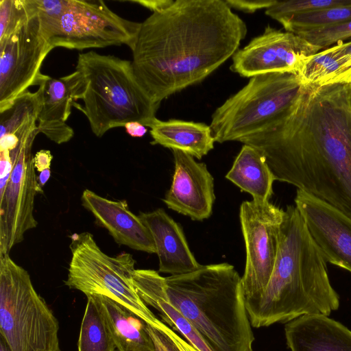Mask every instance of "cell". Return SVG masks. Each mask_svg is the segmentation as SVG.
Segmentation results:
<instances>
[{
    "label": "cell",
    "mask_w": 351,
    "mask_h": 351,
    "mask_svg": "<svg viewBox=\"0 0 351 351\" xmlns=\"http://www.w3.org/2000/svg\"><path fill=\"white\" fill-rule=\"evenodd\" d=\"M241 143L263 155L276 180L351 218V79L304 84L287 112Z\"/></svg>",
    "instance_id": "cell-1"
},
{
    "label": "cell",
    "mask_w": 351,
    "mask_h": 351,
    "mask_svg": "<svg viewBox=\"0 0 351 351\" xmlns=\"http://www.w3.org/2000/svg\"><path fill=\"white\" fill-rule=\"evenodd\" d=\"M245 22L224 0H176L152 12L132 47L134 74L152 100L198 84L239 49Z\"/></svg>",
    "instance_id": "cell-2"
},
{
    "label": "cell",
    "mask_w": 351,
    "mask_h": 351,
    "mask_svg": "<svg viewBox=\"0 0 351 351\" xmlns=\"http://www.w3.org/2000/svg\"><path fill=\"white\" fill-rule=\"evenodd\" d=\"M339 304L326 260L296 207L287 206L269 281L261 295L245 300L252 326L258 328L286 324L306 315L329 316Z\"/></svg>",
    "instance_id": "cell-3"
},
{
    "label": "cell",
    "mask_w": 351,
    "mask_h": 351,
    "mask_svg": "<svg viewBox=\"0 0 351 351\" xmlns=\"http://www.w3.org/2000/svg\"><path fill=\"white\" fill-rule=\"evenodd\" d=\"M165 281L171 302L213 351H253L241 277L233 265H202Z\"/></svg>",
    "instance_id": "cell-4"
},
{
    "label": "cell",
    "mask_w": 351,
    "mask_h": 351,
    "mask_svg": "<svg viewBox=\"0 0 351 351\" xmlns=\"http://www.w3.org/2000/svg\"><path fill=\"white\" fill-rule=\"evenodd\" d=\"M75 70L82 74L85 88L83 105L75 102L74 107L86 116L96 136L131 121L152 126L160 104L139 84L132 61L89 51L79 53Z\"/></svg>",
    "instance_id": "cell-5"
},
{
    "label": "cell",
    "mask_w": 351,
    "mask_h": 351,
    "mask_svg": "<svg viewBox=\"0 0 351 351\" xmlns=\"http://www.w3.org/2000/svg\"><path fill=\"white\" fill-rule=\"evenodd\" d=\"M34 1L41 32L53 48L83 50L125 45L132 49L141 26L101 0Z\"/></svg>",
    "instance_id": "cell-6"
},
{
    "label": "cell",
    "mask_w": 351,
    "mask_h": 351,
    "mask_svg": "<svg viewBox=\"0 0 351 351\" xmlns=\"http://www.w3.org/2000/svg\"><path fill=\"white\" fill-rule=\"evenodd\" d=\"M304 84L299 75L289 73L251 77L213 114L210 126L215 142H241L262 132L289 109Z\"/></svg>",
    "instance_id": "cell-7"
},
{
    "label": "cell",
    "mask_w": 351,
    "mask_h": 351,
    "mask_svg": "<svg viewBox=\"0 0 351 351\" xmlns=\"http://www.w3.org/2000/svg\"><path fill=\"white\" fill-rule=\"evenodd\" d=\"M59 324L28 272L0 255V333L12 351H61Z\"/></svg>",
    "instance_id": "cell-8"
},
{
    "label": "cell",
    "mask_w": 351,
    "mask_h": 351,
    "mask_svg": "<svg viewBox=\"0 0 351 351\" xmlns=\"http://www.w3.org/2000/svg\"><path fill=\"white\" fill-rule=\"evenodd\" d=\"M69 237L71 259L65 285L86 296H106L155 326L160 319L141 300L133 284L136 269L132 256L126 252L107 255L90 232L74 233Z\"/></svg>",
    "instance_id": "cell-9"
},
{
    "label": "cell",
    "mask_w": 351,
    "mask_h": 351,
    "mask_svg": "<svg viewBox=\"0 0 351 351\" xmlns=\"http://www.w3.org/2000/svg\"><path fill=\"white\" fill-rule=\"evenodd\" d=\"M38 133L37 128L10 152L12 171L8 180L0 183V255L9 254L25 233L38 225L33 213L34 199L43 191L35 173L32 149Z\"/></svg>",
    "instance_id": "cell-10"
},
{
    "label": "cell",
    "mask_w": 351,
    "mask_h": 351,
    "mask_svg": "<svg viewBox=\"0 0 351 351\" xmlns=\"http://www.w3.org/2000/svg\"><path fill=\"white\" fill-rule=\"evenodd\" d=\"M285 210L269 201H245L239 219L246 250L241 277L245 299L256 298L265 291L276 263Z\"/></svg>",
    "instance_id": "cell-11"
},
{
    "label": "cell",
    "mask_w": 351,
    "mask_h": 351,
    "mask_svg": "<svg viewBox=\"0 0 351 351\" xmlns=\"http://www.w3.org/2000/svg\"><path fill=\"white\" fill-rule=\"evenodd\" d=\"M53 49L41 32L37 14L0 40V113L35 86L42 63Z\"/></svg>",
    "instance_id": "cell-12"
},
{
    "label": "cell",
    "mask_w": 351,
    "mask_h": 351,
    "mask_svg": "<svg viewBox=\"0 0 351 351\" xmlns=\"http://www.w3.org/2000/svg\"><path fill=\"white\" fill-rule=\"evenodd\" d=\"M319 50L298 34L267 26L261 35L237 51L230 69L250 78L273 73L299 75L305 60Z\"/></svg>",
    "instance_id": "cell-13"
},
{
    "label": "cell",
    "mask_w": 351,
    "mask_h": 351,
    "mask_svg": "<svg viewBox=\"0 0 351 351\" xmlns=\"http://www.w3.org/2000/svg\"><path fill=\"white\" fill-rule=\"evenodd\" d=\"M295 204L326 261L351 272V218L299 189Z\"/></svg>",
    "instance_id": "cell-14"
},
{
    "label": "cell",
    "mask_w": 351,
    "mask_h": 351,
    "mask_svg": "<svg viewBox=\"0 0 351 351\" xmlns=\"http://www.w3.org/2000/svg\"><path fill=\"white\" fill-rule=\"evenodd\" d=\"M175 169L163 202L170 209L195 221L208 218L215 199L214 180L206 165L184 152L172 149Z\"/></svg>",
    "instance_id": "cell-15"
},
{
    "label": "cell",
    "mask_w": 351,
    "mask_h": 351,
    "mask_svg": "<svg viewBox=\"0 0 351 351\" xmlns=\"http://www.w3.org/2000/svg\"><path fill=\"white\" fill-rule=\"evenodd\" d=\"M42 93V104L38 117L39 133L56 144L69 142L74 135L66 121L71 108L81 99L85 82L82 74L75 70L72 73L53 78L40 73L36 82Z\"/></svg>",
    "instance_id": "cell-16"
},
{
    "label": "cell",
    "mask_w": 351,
    "mask_h": 351,
    "mask_svg": "<svg viewBox=\"0 0 351 351\" xmlns=\"http://www.w3.org/2000/svg\"><path fill=\"white\" fill-rule=\"evenodd\" d=\"M82 206L106 228L117 243L133 250L156 253L152 236L138 216L132 213L125 200H111L86 189Z\"/></svg>",
    "instance_id": "cell-17"
},
{
    "label": "cell",
    "mask_w": 351,
    "mask_h": 351,
    "mask_svg": "<svg viewBox=\"0 0 351 351\" xmlns=\"http://www.w3.org/2000/svg\"><path fill=\"white\" fill-rule=\"evenodd\" d=\"M138 217L150 232L159 260V272L184 274L199 269L182 228L162 208L140 213Z\"/></svg>",
    "instance_id": "cell-18"
},
{
    "label": "cell",
    "mask_w": 351,
    "mask_h": 351,
    "mask_svg": "<svg viewBox=\"0 0 351 351\" xmlns=\"http://www.w3.org/2000/svg\"><path fill=\"white\" fill-rule=\"evenodd\" d=\"M290 351H351V330L322 314L306 315L286 323Z\"/></svg>",
    "instance_id": "cell-19"
},
{
    "label": "cell",
    "mask_w": 351,
    "mask_h": 351,
    "mask_svg": "<svg viewBox=\"0 0 351 351\" xmlns=\"http://www.w3.org/2000/svg\"><path fill=\"white\" fill-rule=\"evenodd\" d=\"M134 288L145 304L156 309L163 321L199 351H213L199 332L171 302L166 290L165 277L153 269H136Z\"/></svg>",
    "instance_id": "cell-20"
},
{
    "label": "cell",
    "mask_w": 351,
    "mask_h": 351,
    "mask_svg": "<svg viewBox=\"0 0 351 351\" xmlns=\"http://www.w3.org/2000/svg\"><path fill=\"white\" fill-rule=\"evenodd\" d=\"M90 296L97 304L118 351H156L145 321L106 296Z\"/></svg>",
    "instance_id": "cell-21"
},
{
    "label": "cell",
    "mask_w": 351,
    "mask_h": 351,
    "mask_svg": "<svg viewBox=\"0 0 351 351\" xmlns=\"http://www.w3.org/2000/svg\"><path fill=\"white\" fill-rule=\"evenodd\" d=\"M152 144L178 149L201 159L214 147L215 138L210 125L180 119H155L150 127Z\"/></svg>",
    "instance_id": "cell-22"
},
{
    "label": "cell",
    "mask_w": 351,
    "mask_h": 351,
    "mask_svg": "<svg viewBox=\"0 0 351 351\" xmlns=\"http://www.w3.org/2000/svg\"><path fill=\"white\" fill-rule=\"evenodd\" d=\"M226 178L253 199L269 201L276 178L263 155L256 148L243 145Z\"/></svg>",
    "instance_id": "cell-23"
},
{
    "label": "cell",
    "mask_w": 351,
    "mask_h": 351,
    "mask_svg": "<svg viewBox=\"0 0 351 351\" xmlns=\"http://www.w3.org/2000/svg\"><path fill=\"white\" fill-rule=\"evenodd\" d=\"M299 75L305 84L351 79V58L336 56L330 47L308 57Z\"/></svg>",
    "instance_id": "cell-24"
},
{
    "label": "cell",
    "mask_w": 351,
    "mask_h": 351,
    "mask_svg": "<svg viewBox=\"0 0 351 351\" xmlns=\"http://www.w3.org/2000/svg\"><path fill=\"white\" fill-rule=\"evenodd\" d=\"M77 346L78 351H114L116 348L104 317L90 295L87 296Z\"/></svg>",
    "instance_id": "cell-25"
},
{
    "label": "cell",
    "mask_w": 351,
    "mask_h": 351,
    "mask_svg": "<svg viewBox=\"0 0 351 351\" xmlns=\"http://www.w3.org/2000/svg\"><path fill=\"white\" fill-rule=\"evenodd\" d=\"M351 20V4L297 14L278 22L293 34L335 25Z\"/></svg>",
    "instance_id": "cell-26"
},
{
    "label": "cell",
    "mask_w": 351,
    "mask_h": 351,
    "mask_svg": "<svg viewBox=\"0 0 351 351\" xmlns=\"http://www.w3.org/2000/svg\"><path fill=\"white\" fill-rule=\"evenodd\" d=\"M36 14L34 0H1L0 40L11 35Z\"/></svg>",
    "instance_id": "cell-27"
},
{
    "label": "cell",
    "mask_w": 351,
    "mask_h": 351,
    "mask_svg": "<svg viewBox=\"0 0 351 351\" xmlns=\"http://www.w3.org/2000/svg\"><path fill=\"white\" fill-rule=\"evenodd\" d=\"M351 4V0H289L276 1L265 14L279 21L290 16L314 12L335 6Z\"/></svg>",
    "instance_id": "cell-28"
},
{
    "label": "cell",
    "mask_w": 351,
    "mask_h": 351,
    "mask_svg": "<svg viewBox=\"0 0 351 351\" xmlns=\"http://www.w3.org/2000/svg\"><path fill=\"white\" fill-rule=\"evenodd\" d=\"M298 34L311 44L325 49L334 44L351 38V20L343 23L298 32Z\"/></svg>",
    "instance_id": "cell-29"
},
{
    "label": "cell",
    "mask_w": 351,
    "mask_h": 351,
    "mask_svg": "<svg viewBox=\"0 0 351 351\" xmlns=\"http://www.w3.org/2000/svg\"><path fill=\"white\" fill-rule=\"evenodd\" d=\"M227 5L232 8L247 13H253L258 10L272 6L276 0H224Z\"/></svg>",
    "instance_id": "cell-30"
},
{
    "label": "cell",
    "mask_w": 351,
    "mask_h": 351,
    "mask_svg": "<svg viewBox=\"0 0 351 351\" xmlns=\"http://www.w3.org/2000/svg\"><path fill=\"white\" fill-rule=\"evenodd\" d=\"M147 326L156 351H180L173 340L163 331L149 324Z\"/></svg>",
    "instance_id": "cell-31"
},
{
    "label": "cell",
    "mask_w": 351,
    "mask_h": 351,
    "mask_svg": "<svg viewBox=\"0 0 351 351\" xmlns=\"http://www.w3.org/2000/svg\"><path fill=\"white\" fill-rule=\"evenodd\" d=\"M154 327L166 333L176 344L180 351H199L186 339L182 338L175 330L160 320L158 321V324Z\"/></svg>",
    "instance_id": "cell-32"
},
{
    "label": "cell",
    "mask_w": 351,
    "mask_h": 351,
    "mask_svg": "<svg viewBox=\"0 0 351 351\" xmlns=\"http://www.w3.org/2000/svg\"><path fill=\"white\" fill-rule=\"evenodd\" d=\"M53 156L49 150L41 149L37 152L33 158V162L35 169L38 172L50 169Z\"/></svg>",
    "instance_id": "cell-33"
},
{
    "label": "cell",
    "mask_w": 351,
    "mask_h": 351,
    "mask_svg": "<svg viewBox=\"0 0 351 351\" xmlns=\"http://www.w3.org/2000/svg\"><path fill=\"white\" fill-rule=\"evenodd\" d=\"M130 1L138 3L152 11V12L164 10L174 2L173 0H136Z\"/></svg>",
    "instance_id": "cell-34"
},
{
    "label": "cell",
    "mask_w": 351,
    "mask_h": 351,
    "mask_svg": "<svg viewBox=\"0 0 351 351\" xmlns=\"http://www.w3.org/2000/svg\"><path fill=\"white\" fill-rule=\"evenodd\" d=\"M124 128L126 132L132 137H142L147 132L146 126L137 121L128 122Z\"/></svg>",
    "instance_id": "cell-35"
},
{
    "label": "cell",
    "mask_w": 351,
    "mask_h": 351,
    "mask_svg": "<svg viewBox=\"0 0 351 351\" xmlns=\"http://www.w3.org/2000/svg\"><path fill=\"white\" fill-rule=\"evenodd\" d=\"M332 48L336 56L351 58V41L336 44Z\"/></svg>",
    "instance_id": "cell-36"
},
{
    "label": "cell",
    "mask_w": 351,
    "mask_h": 351,
    "mask_svg": "<svg viewBox=\"0 0 351 351\" xmlns=\"http://www.w3.org/2000/svg\"><path fill=\"white\" fill-rule=\"evenodd\" d=\"M51 176L50 169H45L41 171L38 177V182L41 186H43L48 181Z\"/></svg>",
    "instance_id": "cell-37"
},
{
    "label": "cell",
    "mask_w": 351,
    "mask_h": 351,
    "mask_svg": "<svg viewBox=\"0 0 351 351\" xmlns=\"http://www.w3.org/2000/svg\"><path fill=\"white\" fill-rule=\"evenodd\" d=\"M0 351H12L9 345L2 336L0 337Z\"/></svg>",
    "instance_id": "cell-38"
}]
</instances>
